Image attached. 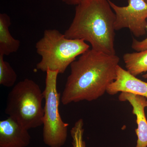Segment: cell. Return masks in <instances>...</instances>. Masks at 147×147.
<instances>
[{
	"mask_svg": "<svg viewBox=\"0 0 147 147\" xmlns=\"http://www.w3.org/2000/svg\"><path fill=\"white\" fill-rule=\"evenodd\" d=\"M120 58L89 49L70 65L61 97L63 105L83 100H96L106 92L109 85L115 80Z\"/></svg>",
	"mask_w": 147,
	"mask_h": 147,
	"instance_id": "6da1fadb",
	"label": "cell"
},
{
	"mask_svg": "<svg viewBox=\"0 0 147 147\" xmlns=\"http://www.w3.org/2000/svg\"><path fill=\"white\" fill-rule=\"evenodd\" d=\"M115 18L108 0H85L76 5L73 21L64 34L89 42L97 52L115 55Z\"/></svg>",
	"mask_w": 147,
	"mask_h": 147,
	"instance_id": "7a4b0ae2",
	"label": "cell"
},
{
	"mask_svg": "<svg viewBox=\"0 0 147 147\" xmlns=\"http://www.w3.org/2000/svg\"><path fill=\"white\" fill-rule=\"evenodd\" d=\"M36 53L41 60L36 64L38 70L65 72L76 58L90 49V46L83 40L67 38L56 29L45 30L43 36L36 44Z\"/></svg>",
	"mask_w": 147,
	"mask_h": 147,
	"instance_id": "3957f363",
	"label": "cell"
},
{
	"mask_svg": "<svg viewBox=\"0 0 147 147\" xmlns=\"http://www.w3.org/2000/svg\"><path fill=\"white\" fill-rule=\"evenodd\" d=\"M43 99L39 86L26 79L14 85L9 93L5 112L27 129L36 128L43 123Z\"/></svg>",
	"mask_w": 147,
	"mask_h": 147,
	"instance_id": "277c9868",
	"label": "cell"
},
{
	"mask_svg": "<svg viewBox=\"0 0 147 147\" xmlns=\"http://www.w3.org/2000/svg\"><path fill=\"white\" fill-rule=\"evenodd\" d=\"M45 87L43 91L45 106L43 108V141L49 147H61L67 137L69 124L62 119L59 105L60 94L57 88L59 72L48 70L46 72Z\"/></svg>",
	"mask_w": 147,
	"mask_h": 147,
	"instance_id": "5b68a950",
	"label": "cell"
},
{
	"mask_svg": "<svg viewBox=\"0 0 147 147\" xmlns=\"http://www.w3.org/2000/svg\"><path fill=\"white\" fill-rule=\"evenodd\" d=\"M115 14V30L128 28L137 37L146 32L147 3L144 0H128L126 6H119L108 0Z\"/></svg>",
	"mask_w": 147,
	"mask_h": 147,
	"instance_id": "8992f818",
	"label": "cell"
},
{
	"mask_svg": "<svg viewBox=\"0 0 147 147\" xmlns=\"http://www.w3.org/2000/svg\"><path fill=\"white\" fill-rule=\"evenodd\" d=\"M30 141L28 129L14 119L0 121V147H26Z\"/></svg>",
	"mask_w": 147,
	"mask_h": 147,
	"instance_id": "52a82bcc",
	"label": "cell"
},
{
	"mask_svg": "<svg viewBox=\"0 0 147 147\" xmlns=\"http://www.w3.org/2000/svg\"><path fill=\"white\" fill-rule=\"evenodd\" d=\"M115 80L108 86L106 92L110 95L118 93L127 92L147 98V83L131 74L120 66L117 68Z\"/></svg>",
	"mask_w": 147,
	"mask_h": 147,
	"instance_id": "ba28073f",
	"label": "cell"
},
{
	"mask_svg": "<svg viewBox=\"0 0 147 147\" xmlns=\"http://www.w3.org/2000/svg\"><path fill=\"white\" fill-rule=\"evenodd\" d=\"M146 98L127 92H121L119 96L121 101H128L132 107V114L136 117L137 128L135 132L137 136L135 147H147V120L145 113L147 107Z\"/></svg>",
	"mask_w": 147,
	"mask_h": 147,
	"instance_id": "9c48e42d",
	"label": "cell"
},
{
	"mask_svg": "<svg viewBox=\"0 0 147 147\" xmlns=\"http://www.w3.org/2000/svg\"><path fill=\"white\" fill-rule=\"evenodd\" d=\"M11 25L9 16L5 13L0 14V55L8 56L18 51L20 41L11 34L9 28Z\"/></svg>",
	"mask_w": 147,
	"mask_h": 147,
	"instance_id": "30bf717a",
	"label": "cell"
},
{
	"mask_svg": "<svg viewBox=\"0 0 147 147\" xmlns=\"http://www.w3.org/2000/svg\"><path fill=\"white\" fill-rule=\"evenodd\" d=\"M123 59L127 70L134 76L147 72V50L126 53L123 56ZM142 76L147 79V73Z\"/></svg>",
	"mask_w": 147,
	"mask_h": 147,
	"instance_id": "8fae6325",
	"label": "cell"
},
{
	"mask_svg": "<svg viewBox=\"0 0 147 147\" xmlns=\"http://www.w3.org/2000/svg\"><path fill=\"white\" fill-rule=\"evenodd\" d=\"M4 56L0 55V84L3 86H14L17 79V74L10 65L4 59Z\"/></svg>",
	"mask_w": 147,
	"mask_h": 147,
	"instance_id": "7c38bea8",
	"label": "cell"
},
{
	"mask_svg": "<svg viewBox=\"0 0 147 147\" xmlns=\"http://www.w3.org/2000/svg\"><path fill=\"white\" fill-rule=\"evenodd\" d=\"M84 126V120L80 119L76 121L71 128L70 134L72 139V147H86V143L83 139Z\"/></svg>",
	"mask_w": 147,
	"mask_h": 147,
	"instance_id": "4fadbf2b",
	"label": "cell"
},
{
	"mask_svg": "<svg viewBox=\"0 0 147 147\" xmlns=\"http://www.w3.org/2000/svg\"><path fill=\"white\" fill-rule=\"evenodd\" d=\"M146 30L147 31V25ZM131 48L136 52H140L147 50V37L141 41L133 38L131 43Z\"/></svg>",
	"mask_w": 147,
	"mask_h": 147,
	"instance_id": "5bb4252c",
	"label": "cell"
},
{
	"mask_svg": "<svg viewBox=\"0 0 147 147\" xmlns=\"http://www.w3.org/2000/svg\"><path fill=\"white\" fill-rule=\"evenodd\" d=\"M61 1L69 5H77L85 0H61Z\"/></svg>",
	"mask_w": 147,
	"mask_h": 147,
	"instance_id": "9a60e30c",
	"label": "cell"
},
{
	"mask_svg": "<svg viewBox=\"0 0 147 147\" xmlns=\"http://www.w3.org/2000/svg\"><path fill=\"white\" fill-rule=\"evenodd\" d=\"M144 1L147 3V0H144Z\"/></svg>",
	"mask_w": 147,
	"mask_h": 147,
	"instance_id": "2e32d148",
	"label": "cell"
},
{
	"mask_svg": "<svg viewBox=\"0 0 147 147\" xmlns=\"http://www.w3.org/2000/svg\"><path fill=\"white\" fill-rule=\"evenodd\" d=\"M146 104H147V101H146Z\"/></svg>",
	"mask_w": 147,
	"mask_h": 147,
	"instance_id": "e0dca14e",
	"label": "cell"
}]
</instances>
